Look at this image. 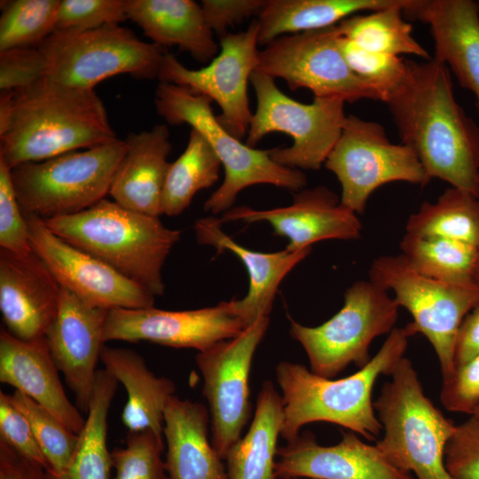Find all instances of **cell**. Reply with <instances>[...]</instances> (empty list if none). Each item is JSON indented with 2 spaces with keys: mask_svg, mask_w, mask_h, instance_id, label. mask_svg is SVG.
Wrapping results in <instances>:
<instances>
[{
  "mask_svg": "<svg viewBox=\"0 0 479 479\" xmlns=\"http://www.w3.org/2000/svg\"><path fill=\"white\" fill-rule=\"evenodd\" d=\"M386 104L428 182L437 178L479 198V127L457 102L449 68L435 58L409 60L405 82Z\"/></svg>",
  "mask_w": 479,
  "mask_h": 479,
  "instance_id": "6da1fadb",
  "label": "cell"
},
{
  "mask_svg": "<svg viewBox=\"0 0 479 479\" xmlns=\"http://www.w3.org/2000/svg\"><path fill=\"white\" fill-rule=\"evenodd\" d=\"M116 138L94 90L45 77L27 88L1 93L0 159L11 169Z\"/></svg>",
  "mask_w": 479,
  "mask_h": 479,
  "instance_id": "7a4b0ae2",
  "label": "cell"
},
{
  "mask_svg": "<svg viewBox=\"0 0 479 479\" xmlns=\"http://www.w3.org/2000/svg\"><path fill=\"white\" fill-rule=\"evenodd\" d=\"M408 338L404 327H395L364 367L337 380L317 375L300 364L280 361L275 368L284 404L280 436L289 442L299 436L303 426L326 421L368 440L376 438L382 425L373 408V389L378 377L390 376L404 357Z\"/></svg>",
  "mask_w": 479,
  "mask_h": 479,
  "instance_id": "3957f363",
  "label": "cell"
},
{
  "mask_svg": "<svg viewBox=\"0 0 479 479\" xmlns=\"http://www.w3.org/2000/svg\"><path fill=\"white\" fill-rule=\"evenodd\" d=\"M56 235L104 262L156 296L163 295L162 268L181 231L160 216L104 199L80 213L43 219Z\"/></svg>",
  "mask_w": 479,
  "mask_h": 479,
  "instance_id": "277c9868",
  "label": "cell"
},
{
  "mask_svg": "<svg viewBox=\"0 0 479 479\" xmlns=\"http://www.w3.org/2000/svg\"><path fill=\"white\" fill-rule=\"evenodd\" d=\"M373 403L384 435L376 444L387 459L418 479H452L444 451L456 425L425 395L412 361L403 357Z\"/></svg>",
  "mask_w": 479,
  "mask_h": 479,
  "instance_id": "5b68a950",
  "label": "cell"
},
{
  "mask_svg": "<svg viewBox=\"0 0 479 479\" xmlns=\"http://www.w3.org/2000/svg\"><path fill=\"white\" fill-rule=\"evenodd\" d=\"M212 100L189 89L168 82L157 86L154 105L168 124H189L209 143L224 168V179L204 203L212 215L232 208L237 195L245 188L268 184L299 192L307 185L300 169L283 166L271 156L270 150H259L243 144L215 116Z\"/></svg>",
  "mask_w": 479,
  "mask_h": 479,
  "instance_id": "8992f818",
  "label": "cell"
},
{
  "mask_svg": "<svg viewBox=\"0 0 479 479\" xmlns=\"http://www.w3.org/2000/svg\"><path fill=\"white\" fill-rule=\"evenodd\" d=\"M126 149L125 140L116 138L14 167L12 180L23 214L43 219L69 216L106 199Z\"/></svg>",
  "mask_w": 479,
  "mask_h": 479,
  "instance_id": "52a82bcc",
  "label": "cell"
},
{
  "mask_svg": "<svg viewBox=\"0 0 479 479\" xmlns=\"http://www.w3.org/2000/svg\"><path fill=\"white\" fill-rule=\"evenodd\" d=\"M37 48L46 60V78L85 90L123 74L158 79L166 54L163 47L140 40L119 24L87 31L55 30Z\"/></svg>",
  "mask_w": 479,
  "mask_h": 479,
  "instance_id": "ba28073f",
  "label": "cell"
},
{
  "mask_svg": "<svg viewBox=\"0 0 479 479\" xmlns=\"http://www.w3.org/2000/svg\"><path fill=\"white\" fill-rule=\"evenodd\" d=\"M369 279L394 293L399 307L412 321L404 327L407 335L423 334L437 356L443 380L454 372V346L464 318L479 305V282L451 284L417 272L401 254L381 255L372 263Z\"/></svg>",
  "mask_w": 479,
  "mask_h": 479,
  "instance_id": "9c48e42d",
  "label": "cell"
},
{
  "mask_svg": "<svg viewBox=\"0 0 479 479\" xmlns=\"http://www.w3.org/2000/svg\"><path fill=\"white\" fill-rule=\"evenodd\" d=\"M399 306L388 291L369 280L347 288L342 308L317 326L290 318L289 334L306 352L313 373L334 379L351 363L364 367L369 349L378 336L389 334L398 318Z\"/></svg>",
  "mask_w": 479,
  "mask_h": 479,
  "instance_id": "30bf717a",
  "label": "cell"
},
{
  "mask_svg": "<svg viewBox=\"0 0 479 479\" xmlns=\"http://www.w3.org/2000/svg\"><path fill=\"white\" fill-rule=\"evenodd\" d=\"M250 82L257 104L246 144L254 147L267 134L286 133L293 144L271 149V158L294 169H319L342 133L347 118L345 102L314 98L312 103H301L283 93L272 77L257 70Z\"/></svg>",
  "mask_w": 479,
  "mask_h": 479,
  "instance_id": "8fae6325",
  "label": "cell"
},
{
  "mask_svg": "<svg viewBox=\"0 0 479 479\" xmlns=\"http://www.w3.org/2000/svg\"><path fill=\"white\" fill-rule=\"evenodd\" d=\"M325 167L342 186L341 203L363 214L371 194L383 185L428 183L415 153L404 144H394L376 122L348 115L342 133L327 156Z\"/></svg>",
  "mask_w": 479,
  "mask_h": 479,
  "instance_id": "7c38bea8",
  "label": "cell"
},
{
  "mask_svg": "<svg viewBox=\"0 0 479 479\" xmlns=\"http://www.w3.org/2000/svg\"><path fill=\"white\" fill-rule=\"evenodd\" d=\"M337 25L282 35L258 51L256 70L283 79L292 90L345 103L380 100L377 91L349 67L339 46Z\"/></svg>",
  "mask_w": 479,
  "mask_h": 479,
  "instance_id": "4fadbf2b",
  "label": "cell"
},
{
  "mask_svg": "<svg viewBox=\"0 0 479 479\" xmlns=\"http://www.w3.org/2000/svg\"><path fill=\"white\" fill-rule=\"evenodd\" d=\"M269 324V316L259 317L236 337L220 342L196 355V365L203 378L202 393L210 417L211 442L223 460L241 438L249 420L251 365Z\"/></svg>",
  "mask_w": 479,
  "mask_h": 479,
  "instance_id": "5bb4252c",
  "label": "cell"
},
{
  "mask_svg": "<svg viewBox=\"0 0 479 479\" xmlns=\"http://www.w3.org/2000/svg\"><path fill=\"white\" fill-rule=\"evenodd\" d=\"M258 24L220 38V51L207 66L190 69L173 54L163 57L158 79L185 87L216 102L221 124L240 140L247 136L253 114L249 108L247 82L258 62Z\"/></svg>",
  "mask_w": 479,
  "mask_h": 479,
  "instance_id": "9a60e30c",
  "label": "cell"
},
{
  "mask_svg": "<svg viewBox=\"0 0 479 479\" xmlns=\"http://www.w3.org/2000/svg\"><path fill=\"white\" fill-rule=\"evenodd\" d=\"M33 252L60 287L88 304L112 310L154 306L155 296L109 265L67 243L35 215H24Z\"/></svg>",
  "mask_w": 479,
  "mask_h": 479,
  "instance_id": "2e32d148",
  "label": "cell"
},
{
  "mask_svg": "<svg viewBox=\"0 0 479 479\" xmlns=\"http://www.w3.org/2000/svg\"><path fill=\"white\" fill-rule=\"evenodd\" d=\"M246 326L232 301L187 310L116 308L108 310L104 327L105 343L111 341L149 342L204 351L239 335Z\"/></svg>",
  "mask_w": 479,
  "mask_h": 479,
  "instance_id": "e0dca14e",
  "label": "cell"
},
{
  "mask_svg": "<svg viewBox=\"0 0 479 479\" xmlns=\"http://www.w3.org/2000/svg\"><path fill=\"white\" fill-rule=\"evenodd\" d=\"M108 310L88 304L61 287L58 312L45 334L53 361L75 395V405L85 414L105 346L103 334Z\"/></svg>",
  "mask_w": 479,
  "mask_h": 479,
  "instance_id": "ac0fdd59",
  "label": "cell"
},
{
  "mask_svg": "<svg viewBox=\"0 0 479 479\" xmlns=\"http://www.w3.org/2000/svg\"><path fill=\"white\" fill-rule=\"evenodd\" d=\"M220 219L223 223L267 222L276 235L288 240V251L311 247L321 240H357L362 232L357 214L343 206L337 194L326 186L299 191L287 207L255 209L240 206L224 212Z\"/></svg>",
  "mask_w": 479,
  "mask_h": 479,
  "instance_id": "d6986e66",
  "label": "cell"
},
{
  "mask_svg": "<svg viewBox=\"0 0 479 479\" xmlns=\"http://www.w3.org/2000/svg\"><path fill=\"white\" fill-rule=\"evenodd\" d=\"M334 445H321L310 434L298 436L278 448V479H412L392 465L376 445L344 431Z\"/></svg>",
  "mask_w": 479,
  "mask_h": 479,
  "instance_id": "ffe728a7",
  "label": "cell"
},
{
  "mask_svg": "<svg viewBox=\"0 0 479 479\" xmlns=\"http://www.w3.org/2000/svg\"><path fill=\"white\" fill-rule=\"evenodd\" d=\"M60 294V286L35 253L20 256L0 249V311L4 327L13 336L45 337Z\"/></svg>",
  "mask_w": 479,
  "mask_h": 479,
  "instance_id": "44dd1931",
  "label": "cell"
},
{
  "mask_svg": "<svg viewBox=\"0 0 479 479\" xmlns=\"http://www.w3.org/2000/svg\"><path fill=\"white\" fill-rule=\"evenodd\" d=\"M404 16L429 27L435 58L475 97L479 114V2L409 0Z\"/></svg>",
  "mask_w": 479,
  "mask_h": 479,
  "instance_id": "7402d4cb",
  "label": "cell"
},
{
  "mask_svg": "<svg viewBox=\"0 0 479 479\" xmlns=\"http://www.w3.org/2000/svg\"><path fill=\"white\" fill-rule=\"evenodd\" d=\"M45 337L24 341L0 330V381L47 409L79 434L85 423L81 411L67 397Z\"/></svg>",
  "mask_w": 479,
  "mask_h": 479,
  "instance_id": "603a6c76",
  "label": "cell"
},
{
  "mask_svg": "<svg viewBox=\"0 0 479 479\" xmlns=\"http://www.w3.org/2000/svg\"><path fill=\"white\" fill-rule=\"evenodd\" d=\"M223 222L215 216L201 217L193 225L196 240L210 246L218 253L230 251L245 265L249 287L240 300H232L233 309L244 325L248 326L259 317L269 316L278 288L283 279L311 252V247L263 253L254 251L234 241L222 230Z\"/></svg>",
  "mask_w": 479,
  "mask_h": 479,
  "instance_id": "cb8c5ba5",
  "label": "cell"
},
{
  "mask_svg": "<svg viewBox=\"0 0 479 479\" xmlns=\"http://www.w3.org/2000/svg\"><path fill=\"white\" fill-rule=\"evenodd\" d=\"M169 138L165 124L128 135L127 149L109 191L115 202L139 213L162 215L161 197L172 149Z\"/></svg>",
  "mask_w": 479,
  "mask_h": 479,
  "instance_id": "d4e9b609",
  "label": "cell"
},
{
  "mask_svg": "<svg viewBox=\"0 0 479 479\" xmlns=\"http://www.w3.org/2000/svg\"><path fill=\"white\" fill-rule=\"evenodd\" d=\"M208 409L173 396L164 411L165 465L170 479H229L208 439Z\"/></svg>",
  "mask_w": 479,
  "mask_h": 479,
  "instance_id": "484cf974",
  "label": "cell"
},
{
  "mask_svg": "<svg viewBox=\"0 0 479 479\" xmlns=\"http://www.w3.org/2000/svg\"><path fill=\"white\" fill-rule=\"evenodd\" d=\"M100 361L104 369L126 389L128 398L122 420L129 432L151 430L164 440V411L175 395V382L154 374L144 357L131 349L105 345Z\"/></svg>",
  "mask_w": 479,
  "mask_h": 479,
  "instance_id": "4316f807",
  "label": "cell"
},
{
  "mask_svg": "<svg viewBox=\"0 0 479 479\" xmlns=\"http://www.w3.org/2000/svg\"><path fill=\"white\" fill-rule=\"evenodd\" d=\"M127 14L161 47L177 46L202 62L219 53L201 6L192 0H127Z\"/></svg>",
  "mask_w": 479,
  "mask_h": 479,
  "instance_id": "83f0119b",
  "label": "cell"
},
{
  "mask_svg": "<svg viewBox=\"0 0 479 479\" xmlns=\"http://www.w3.org/2000/svg\"><path fill=\"white\" fill-rule=\"evenodd\" d=\"M283 420L282 397L271 381H265L258 393L254 419L247 434L225 457L229 479H278L275 462Z\"/></svg>",
  "mask_w": 479,
  "mask_h": 479,
  "instance_id": "f1b7e54d",
  "label": "cell"
},
{
  "mask_svg": "<svg viewBox=\"0 0 479 479\" xmlns=\"http://www.w3.org/2000/svg\"><path fill=\"white\" fill-rule=\"evenodd\" d=\"M399 0H265L258 14V43L287 35L327 28L360 12H373Z\"/></svg>",
  "mask_w": 479,
  "mask_h": 479,
  "instance_id": "f546056e",
  "label": "cell"
},
{
  "mask_svg": "<svg viewBox=\"0 0 479 479\" xmlns=\"http://www.w3.org/2000/svg\"><path fill=\"white\" fill-rule=\"evenodd\" d=\"M118 383L105 369L98 370L85 423L70 461L60 474L46 472L47 479H110L113 461L106 444L107 416Z\"/></svg>",
  "mask_w": 479,
  "mask_h": 479,
  "instance_id": "4dcf8cb0",
  "label": "cell"
},
{
  "mask_svg": "<svg viewBox=\"0 0 479 479\" xmlns=\"http://www.w3.org/2000/svg\"><path fill=\"white\" fill-rule=\"evenodd\" d=\"M409 0L373 11L355 14L337 24L342 37L356 45L374 52L398 56L414 55L425 60L428 52L412 35V26L404 19L403 9Z\"/></svg>",
  "mask_w": 479,
  "mask_h": 479,
  "instance_id": "1f68e13d",
  "label": "cell"
},
{
  "mask_svg": "<svg viewBox=\"0 0 479 479\" xmlns=\"http://www.w3.org/2000/svg\"><path fill=\"white\" fill-rule=\"evenodd\" d=\"M406 232L422 237H441L479 248V198L450 187L434 202L425 201L412 214Z\"/></svg>",
  "mask_w": 479,
  "mask_h": 479,
  "instance_id": "d6a6232c",
  "label": "cell"
},
{
  "mask_svg": "<svg viewBox=\"0 0 479 479\" xmlns=\"http://www.w3.org/2000/svg\"><path fill=\"white\" fill-rule=\"evenodd\" d=\"M221 166L209 143L192 129L185 151L169 165L161 197V214L174 216L184 212L199 191L216 183Z\"/></svg>",
  "mask_w": 479,
  "mask_h": 479,
  "instance_id": "836d02e7",
  "label": "cell"
},
{
  "mask_svg": "<svg viewBox=\"0 0 479 479\" xmlns=\"http://www.w3.org/2000/svg\"><path fill=\"white\" fill-rule=\"evenodd\" d=\"M399 248L412 267L423 276L459 285L477 281L475 270L479 248L472 245L405 232Z\"/></svg>",
  "mask_w": 479,
  "mask_h": 479,
  "instance_id": "e575fe53",
  "label": "cell"
},
{
  "mask_svg": "<svg viewBox=\"0 0 479 479\" xmlns=\"http://www.w3.org/2000/svg\"><path fill=\"white\" fill-rule=\"evenodd\" d=\"M61 0H9L1 2L0 51L38 47L56 30Z\"/></svg>",
  "mask_w": 479,
  "mask_h": 479,
  "instance_id": "d590c367",
  "label": "cell"
},
{
  "mask_svg": "<svg viewBox=\"0 0 479 479\" xmlns=\"http://www.w3.org/2000/svg\"><path fill=\"white\" fill-rule=\"evenodd\" d=\"M10 402L27 419L51 474H60L68 465L78 434L68 428L47 409L19 390L7 394Z\"/></svg>",
  "mask_w": 479,
  "mask_h": 479,
  "instance_id": "8d00e7d4",
  "label": "cell"
},
{
  "mask_svg": "<svg viewBox=\"0 0 479 479\" xmlns=\"http://www.w3.org/2000/svg\"><path fill=\"white\" fill-rule=\"evenodd\" d=\"M339 46L349 67L377 91L380 101L386 104L405 82L409 60L365 50L341 34Z\"/></svg>",
  "mask_w": 479,
  "mask_h": 479,
  "instance_id": "74e56055",
  "label": "cell"
},
{
  "mask_svg": "<svg viewBox=\"0 0 479 479\" xmlns=\"http://www.w3.org/2000/svg\"><path fill=\"white\" fill-rule=\"evenodd\" d=\"M164 440L151 430L128 432L111 452L114 479H170L162 459Z\"/></svg>",
  "mask_w": 479,
  "mask_h": 479,
  "instance_id": "f35d334b",
  "label": "cell"
},
{
  "mask_svg": "<svg viewBox=\"0 0 479 479\" xmlns=\"http://www.w3.org/2000/svg\"><path fill=\"white\" fill-rule=\"evenodd\" d=\"M126 20L127 0H61L56 30L87 31Z\"/></svg>",
  "mask_w": 479,
  "mask_h": 479,
  "instance_id": "ab89813d",
  "label": "cell"
},
{
  "mask_svg": "<svg viewBox=\"0 0 479 479\" xmlns=\"http://www.w3.org/2000/svg\"><path fill=\"white\" fill-rule=\"evenodd\" d=\"M0 249L20 256L33 254L26 217L19 203L11 169L0 159Z\"/></svg>",
  "mask_w": 479,
  "mask_h": 479,
  "instance_id": "60d3db41",
  "label": "cell"
},
{
  "mask_svg": "<svg viewBox=\"0 0 479 479\" xmlns=\"http://www.w3.org/2000/svg\"><path fill=\"white\" fill-rule=\"evenodd\" d=\"M444 464L452 479H479V415L456 425L445 447Z\"/></svg>",
  "mask_w": 479,
  "mask_h": 479,
  "instance_id": "b9f144b4",
  "label": "cell"
},
{
  "mask_svg": "<svg viewBox=\"0 0 479 479\" xmlns=\"http://www.w3.org/2000/svg\"><path fill=\"white\" fill-rule=\"evenodd\" d=\"M46 74V60L37 47L0 51L1 93L27 88L44 79Z\"/></svg>",
  "mask_w": 479,
  "mask_h": 479,
  "instance_id": "7bdbcfd3",
  "label": "cell"
},
{
  "mask_svg": "<svg viewBox=\"0 0 479 479\" xmlns=\"http://www.w3.org/2000/svg\"><path fill=\"white\" fill-rule=\"evenodd\" d=\"M0 441L45 470L48 462L26 416L0 391Z\"/></svg>",
  "mask_w": 479,
  "mask_h": 479,
  "instance_id": "ee69618b",
  "label": "cell"
},
{
  "mask_svg": "<svg viewBox=\"0 0 479 479\" xmlns=\"http://www.w3.org/2000/svg\"><path fill=\"white\" fill-rule=\"evenodd\" d=\"M440 401L449 412L473 414L479 404V356L443 380Z\"/></svg>",
  "mask_w": 479,
  "mask_h": 479,
  "instance_id": "f6af8a7d",
  "label": "cell"
},
{
  "mask_svg": "<svg viewBox=\"0 0 479 479\" xmlns=\"http://www.w3.org/2000/svg\"><path fill=\"white\" fill-rule=\"evenodd\" d=\"M265 0H202L200 6L210 29L220 38L229 27L259 14Z\"/></svg>",
  "mask_w": 479,
  "mask_h": 479,
  "instance_id": "bcb514c9",
  "label": "cell"
},
{
  "mask_svg": "<svg viewBox=\"0 0 479 479\" xmlns=\"http://www.w3.org/2000/svg\"><path fill=\"white\" fill-rule=\"evenodd\" d=\"M479 356V305L462 320L454 346V370Z\"/></svg>",
  "mask_w": 479,
  "mask_h": 479,
  "instance_id": "7dc6e473",
  "label": "cell"
},
{
  "mask_svg": "<svg viewBox=\"0 0 479 479\" xmlns=\"http://www.w3.org/2000/svg\"><path fill=\"white\" fill-rule=\"evenodd\" d=\"M0 479H47L46 471L0 441Z\"/></svg>",
  "mask_w": 479,
  "mask_h": 479,
  "instance_id": "c3c4849f",
  "label": "cell"
},
{
  "mask_svg": "<svg viewBox=\"0 0 479 479\" xmlns=\"http://www.w3.org/2000/svg\"><path fill=\"white\" fill-rule=\"evenodd\" d=\"M475 278L477 281H479V253H478L477 261L475 264Z\"/></svg>",
  "mask_w": 479,
  "mask_h": 479,
  "instance_id": "681fc988",
  "label": "cell"
},
{
  "mask_svg": "<svg viewBox=\"0 0 479 479\" xmlns=\"http://www.w3.org/2000/svg\"><path fill=\"white\" fill-rule=\"evenodd\" d=\"M473 414H476V415H479V404L478 406L475 408V412H473ZM472 415V414H471Z\"/></svg>",
  "mask_w": 479,
  "mask_h": 479,
  "instance_id": "f907efd6",
  "label": "cell"
},
{
  "mask_svg": "<svg viewBox=\"0 0 479 479\" xmlns=\"http://www.w3.org/2000/svg\"><path fill=\"white\" fill-rule=\"evenodd\" d=\"M292 479H305V478H292Z\"/></svg>",
  "mask_w": 479,
  "mask_h": 479,
  "instance_id": "816d5d0a",
  "label": "cell"
}]
</instances>
